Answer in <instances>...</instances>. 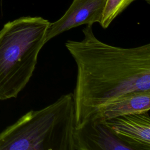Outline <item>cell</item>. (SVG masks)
I'll list each match as a JSON object with an SVG mask.
<instances>
[{
	"instance_id": "277c9868",
	"label": "cell",
	"mask_w": 150,
	"mask_h": 150,
	"mask_svg": "<svg viewBox=\"0 0 150 150\" xmlns=\"http://www.w3.org/2000/svg\"><path fill=\"white\" fill-rule=\"evenodd\" d=\"M103 122L132 150H150L149 111L115 117Z\"/></svg>"
},
{
	"instance_id": "3957f363",
	"label": "cell",
	"mask_w": 150,
	"mask_h": 150,
	"mask_svg": "<svg viewBox=\"0 0 150 150\" xmlns=\"http://www.w3.org/2000/svg\"><path fill=\"white\" fill-rule=\"evenodd\" d=\"M50 22L22 16L0 30V100L16 98L31 79Z\"/></svg>"
},
{
	"instance_id": "52a82bcc",
	"label": "cell",
	"mask_w": 150,
	"mask_h": 150,
	"mask_svg": "<svg viewBox=\"0 0 150 150\" xmlns=\"http://www.w3.org/2000/svg\"><path fill=\"white\" fill-rule=\"evenodd\" d=\"M149 109L150 90L137 91L126 93L103 105L90 118L103 122L122 115L148 112Z\"/></svg>"
},
{
	"instance_id": "8992f818",
	"label": "cell",
	"mask_w": 150,
	"mask_h": 150,
	"mask_svg": "<svg viewBox=\"0 0 150 150\" xmlns=\"http://www.w3.org/2000/svg\"><path fill=\"white\" fill-rule=\"evenodd\" d=\"M75 150H132L105 125L93 118L75 128Z\"/></svg>"
},
{
	"instance_id": "5b68a950",
	"label": "cell",
	"mask_w": 150,
	"mask_h": 150,
	"mask_svg": "<svg viewBox=\"0 0 150 150\" xmlns=\"http://www.w3.org/2000/svg\"><path fill=\"white\" fill-rule=\"evenodd\" d=\"M107 0H73L64 14L57 21L50 23L46 42L55 36L81 25L100 23Z\"/></svg>"
},
{
	"instance_id": "6da1fadb",
	"label": "cell",
	"mask_w": 150,
	"mask_h": 150,
	"mask_svg": "<svg viewBox=\"0 0 150 150\" xmlns=\"http://www.w3.org/2000/svg\"><path fill=\"white\" fill-rule=\"evenodd\" d=\"M81 40L65 46L77 66L73 93L76 127L101 106L126 93L150 90V44L124 48L107 44L94 35L92 25Z\"/></svg>"
},
{
	"instance_id": "7a4b0ae2",
	"label": "cell",
	"mask_w": 150,
	"mask_h": 150,
	"mask_svg": "<svg viewBox=\"0 0 150 150\" xmlns=\"http://www.w3.org/2000/svg\"><path fill=\"white\" fill-rule=\"evenodd\" d=\"M73 93L30 110L0 133V150H75Z\"/></svg>"
},
{
	"instance_id": "ba28073f",
	"label": "cell",
	"mask_w": 150,
	"mask_h": 150,
	"mask_svg": "<svg viewBox=\"0 0 150 150\" xmlns=\"http://www.w3.org/2000/svg\"><path fill=\"white\" fill-rule=\"evenodd\" d=\"M135 0H107L100 23L104 29L107 28L118 16Z\"/></svg>"
}]
</instances>
